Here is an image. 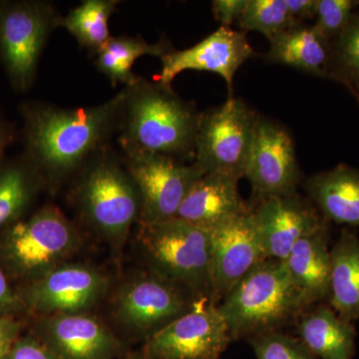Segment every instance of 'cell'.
Returning a JSON list of instances; mask_svg holds the SVG:
<instances>
[{"label":"cell","mask_w":359,"mask_h":359,"mask_svg":"<svg viewBox=\"0 0 359 359\" xmlns=\"http://www.w3.org/2000/svg\"><path fill=\"white\" fill-rule=\"evenodd\" d=\"M125 91L99 105L65 108L42 101L20 104L23 152L42 183L74 178L119 133Z\"/></svg>","instance_id":"6da1fadb"},{"label":"cell","mask_w":359,"mask_h":359,"mask_svg":"<svg viewBox=\"0 0 359 359\" xmlns=\"http://www.w3.org/2000/svg\"><path fill=\"white\" fill-rule=\"evenodd\" d=\"M119 143L122 152L143 151L187 162L195 159L200 112L172 87L138 76L124 87Z\"/></svg>","instance_id":"7a4b0ae2"},{"label":"cell","mask_w":359,"mask_h":359,"mask_svg":"<svg viewBox=\"0 0 359 359\" xmlns=\"http://www.w3.org/2000/svg\"><path fill=\"white\" fill-rule=\"evenodd\" d=\"M309 306L285 262L266 259L224 295L219 309L237 339L278 330Z\"/></svg>","instance_id":"3957f363"},{"label":"cell","mask_w":359,"mask_h":359,"mask_svg":"<svg viewBox=\"0 0 359 359\" xmlns=\"http://www.w3.org/2000/svg\"><path fill=\"white\" fill-rule=\"evenodd\" d=\"M74 178L75 201L84 221L111 242H122L141 217L140 196L122 155L106 146Z\"/></svg>","instance_id":"277c9868"},{"label":"cell","mask_w":359,"mask_h":359,"mask_svg":"<svg viewBox=\"0 0 359 359\" xmlns=\"http://www.w3.org/2000/svg\"><path fill=\"white\" fill-rule=\"evenodd\" d=\"M138 240L156 275L200 299L212 294L210 231L179 218L140 222Z\"/></svg>","instance_id":"5b68a950"},{"label":"cell","mask_w":359,"mask_h":359,"mask_svg":"<svg viewBox=\"0 0 359 359\" xmlns=\"http://www.w3.org/2000/svg\"><path fill=\"white\" fill-rule=\"evenodd\" d=\"M61 20L46 0H0V62L14 91L32 88L42 52Z\"/></svg>","instance_id":"8992f818"},{"label":"cell","mask_w":359,"mask_h":359,"mask_svg":"<svg viewBox=\"0 0 359 359\" xmlns=\"http://www.w3.org/2000/svg\"><path fill=\"white\" fill-rule=\"evenodd\" d=\"M259 117L233 95L218 107L201 112L194 164L204 174L244 178Z\"/></svg>","instance_id":"52a82bcc"},{"label":"cell","mask_w":359,"mask_h":359,"mask_svg":"<svg viewBox=\"0 0 359 359\" xmlns=\"http://www.w3.org/2000/svg\"><path fill=\"white\" fill-rule=\"evenodd\" d=\"M80 244L76 226L54 205L9 226L4 240L9 263L18 273L35 278L67 263Z\"/></svg>","instance_id":"ba28073f"},{"label":"cell","mask_w":359,"mask_h":359,"mask_svg":"<svg viewBox=\"0 0 359 359\" xmlns=\"http://www.w3.org/2000/svg\"><path fill=\"white\" fill-rule=\"evenodd\" d=\"M122 158L140 196L139 223L176 218L187 193L204 175L194 163L155 153L130 151L122 152Z\"/></svg>","instance_id":"9c48e42d"},{"label":"cell","mask_w":359,"mask_h":359,"mask_svg":"<svg viewBox=\"0 0 359 359\" xmlns=\"http://www.w3.org/2000/svg\"><path fill=\"white\" fill-rule=\"evenodd\" d=\"M233 339L219 306L201 297L192 309L151 335L145 359H218Z\"/></svg>","instance_id":"30bf717a"},{"label":"cell","mask_w":359,"mask_h":359,"mask_svg":"<svg viewBox=\"0 0 359 359\" xmlns=\"http://www.w3.org/2000/svg\"><path fill=\"white\" fill-rule=\"evenodd\" d=\"M244 178L257 200L297 193L301 170L294 139L285 127L259 116Z\"/></svg>","instance_id":"8fae6325"},{"label":"cell","mask_w":359,"mask_h":359,"mask_svg":"<svg viewBox=\"0 0 359 359\" xmlns=\"http://www.w3.org/2000/svg\"><path fill=\"white\" fill-rule=\"evenodd\" d=\"M179 285L148 273L124 283L114 301V313L120 323L137 334L151 335L192 309Z\"/></svg>","instance_id":"7c38bea8"},{"label":"cell","mask_w":359,"mask_h":359,"mask_svg":"<svg viewBox=\"0 0 359 359\" xmlns=\"http://www.w3.org/2000/svg\"><path fill=\"white\" fill-rule=\"evenodd\" d=\"M107 287V278L96 269L65 263L35 278L26 290L25 301L45 316L84 313L102 299Z\"/></svg>","instance_id":"4fadbf2b"},{"label":"cell","mask_w":359,"mask_h":359,"mask_svg":"<svg viewBox=\"0 0 359 359\" xmlns=\"http://www.w3.org/2000/svg\"><path fill=\"white\" fill-rule=\"evenodd\" d=\"M254 56V49L245 32L219 26L216 32L190 48L172 49L165 54L161 58L162 68L157 82L163 86L172 87L175 78L184 71H205L223 78L231 95L236 73Z\"/></svg>","instance_id":"5bb4252c"},{"label":"cell","mask_w":359,"mask_h":359,"mask_svg":"<svg viewBox=\"0 0 359 359\" xmlns=\"http://www.w3.org/2000/svg\"><path fill=\"white\" fill-rule=\"evenodd\" d=\"M212 295L224 297L248 273L268 257L252 209L210 231Z\"/></svg>","instance_id":"9a60e30c"},{"label":"cell","mask_w":359,"mask_h":359,"mask_svg":"<svg viewBox=\"0 0 359 359\" xmlns=\"http://www.w3.org/2000/svg\"><path fill=\"white\" fill-rule=\"evenodd\" d=\"M35 337L57 359H114L123 351L112 330L87 313L45 316Z\"/></svg>","instance_id":"2e32d148"},{"label":"cell","mask_w":359,"mask_h":359,"mask_svg":"<svg viewBox=\"0 0 359 359\" xmlns=\"http://www.w3.org/2000/svg\"><path fill=\"white\" fill-rule=\"evenodd\" d=\"M257 201L252 217L268 259L285 261L301 238L327 222L297 193Z\"/></svg>","instance_id":"e0dca14e"},{"label":"cell","mask_w":359,"mask_h":359,"mask_svg":"<svg viewBox=\"0 0 359 359\" xmlns=\"http://www.w3.org/2000/svg\"><path fill=\"white\" fill-rule=\"evenodd\" d=\"M238 180L204 174L188 191L176 218L211 231L238 215L249 211L238 189Z\"/></svg>","instance_id":"ac0fdd59"},{"label":"cell","mask_w":359,"mask_h":359,"mask_svg":"<svg viewBox=\"0 0 359 359\" xmlns=\"http://www.w3.org/2000/svg\"><path fill=\"white\" fill-rule=\"evenodd\" d=\"M283 262L309 306L330 299L332 259L327 222L301 238Z\"/></svg>","instance_id":"d6986e66"},{"label":"cell","mask_w":359,"mask_h":359,"mask_svg":"<svg viewBox=\"0 0 359 359\" xmlns=\"http://www.w3.org/2000/svg\"><path fill=\"white\" fill-rule=\"evenodd\" d=\"M304 188L325 219L359 226V170L339 165L309 177Z\"/></svg>","instance_id":"ffe728a7"},{"label":"cell","mask_w":359,"mask_h":359,"mask_svg":"<svg viewBox=\"0 0 359 359\" xmlns=\"http://www.w3.org/2000/svg\"><path fill=\"white\" fill-rule=\"evenodd\" d=\"M299 339L318 359H353L356 332L330 306H320L299 316Z\"/></svg>","instance_id":"44dd1931"},{"label":"cell","mask_w":359,"mask_h":359,"mask_svg":"<svg viewBox=\"0 0 359 359\" xmlns=\"http://www.w3.org/2000/svg\"><path fill=\"white\" fill-rule=\"evenodd\" d=\"M266 59L316 77L328 76L330 45L313 25H295L269 41Z\"/></svg>","instance_id":"7402d4cb"},{"label":"cell","mask_w":359,"mask_h":359,"mask_svg":"<svg viewBox=\"0 0 359 359\" xmlns=\"http://www.w3.org/2000/svg\"><path fill=\"white\" fill-rule=\"evenodd\" d=\"M330 301L342 320L359 318V238L344 231L330 250Z\"/></svg>","instance_id":"603a6c76"},{"label":"cell","mask_w":359,"mask_h":359,"mask_svg":"<svg viewBox=\"0 0 359 359\" xmlns=\"http://www.w3.org/2000/svg\"><path fill=\"white\" fill-rule=\"evenodd\" d=\"M167 40L149 43L140 36H112L96 54L97 69L107 78L113 86H129L137 79L132 68L139 58L150 55L162 58L172 50Z\"/></svg>","instance_id":"cb8c5ba5"},{"label":"cell","mask_w":359,"mask_h":359,"mask_svg":"<svg viewBox=\"0 0 359 359\" xmlns=\"http://www.w3.org/2000/svg\"><path fill=\"white\" fill-rule=\"evenodd\" d=\"M41 183L22 153L0 165V230L20 221Z\"/></svg>","instance_id":"d4e9b609"},{"label":"cell","mask_w":359,"mask_h":359,"mask_svg":"<svg viewBox=\"0 0 359 359\" xmlns=\"http://www.w3.org/2000/svg\"><path fill=\"white\" fill-rule=\"evenodd\" d=\"M119 4L118 0H84L62 16L61 27L96 55L112 37L109 20Z\"/></svg>","instance_id":"484cf974"},{"label":"cell","mask_w":359,"mask_h":359,"mask_svg":"<svg viewBox=\"0 0 359 359\" xmlns=\"http://www.w3.org/2000/svg\"><path fill=\"white\" fill-rule=\"evenodd\" d=\"M327 77L346 85L356 98L359 96V13L330 44Z\"/></svg>","instance_id":"4316f807"},{"label":"cell","mask_w":359,"mask_h":359,"mask_svg":"<svg viewBox=\"0 0 359 359\" xmlns=\"http://www.w3.org/2000/svg\"><path fill=\"white\" fill-rule=\"evenodd\" d=\"M238 25L244 32L262 33L269 41L299 25L290 15L287 0H249Z\"/></svg>","instance_id":"83f0119b"},{"label":"cell","mask_w":359,"mask_h":359,"mask_svg":"<svg viewBox=\"0 0 359 359\" xmlns=\"http://www.w3.org/2000/svg\"><path fill=\"white\" fill-rule=\"evenodd\" d=\"M257 359H318L299 339L280 330L250 337Z\"/></svg>","instance_id":"f1b7e54d"},{"label":"cell","mask_w":359,"mask_h":359,"mask_svg":"<svg viewBox=\"0 0 359 359\" xmlns=\"http://www.w3.org/2000/svg\"><path fill=\"white\" fill-rule=\"evenodd\" d=\"M358 4L355 0H318L314 29L332 44L346 29Z\"/></svg>","instance_id":"f546056e"},{"label":"cell","mask_w":359,"mask_h":359,"mask_svg":"<svg viewBox=\"0 0 359 359\" xmlns=\"http://www.w3.org/2000/svg\"><path fill=\"white\" fill-rule=\"evenodd\" d=\"M2 359H57L37 337L18 339Z\"/></svg>","instance_id":"4dcf8cb0"},{"label":"cell","mask_w":359,"mask_h":359,"mask_svg":"<svg viewBox=\"0 0 359 359\" xmlns=\"http://www.w3.org/2000/svg\"><path fill=\"white\" fill-rule=\"evenodd\" d=\"M248 4L249 0H214L212 2V13L221 26L231 27L238 22Z\"/></svg>","instance_id":"1f68e13d"},{"label":"cell","mask_w":359,"mask_h":359,"mask_svg":"<svg viewBox=\"0 0 359 359\" xmlns=\"http://www.w3.org/2000/svg\"><path fill=\"white\" fill-rule=\"evenodd\" d=\"M20 325L13 318L0 313V359L9 353L20 339Z\"/></svg>","instance_id":"d6a6232c"},{"label":"cell","mask_w":359,"mask_h":359,"mask_svg":"<svg viewBox=\"0 0 359 359\" xmlns=\"http://www.w3.org/2000/svg\"><path fill=\"white\" fill-rule=\"evenodd\" d=\"M287 4L297 25H304V21L316 18L318 0H287Z\"/></svg>","instance_id":"836d02e7"},{"label":"cell","mask_w":359,"mask_h":359,"mask_svg":"<svg viewBox=\"0 0 359 359\" xmlns=\"http://www.w3.org/2000/svg\"><path fill=\"white\" fill-rule=\"evenodd\" d=\"M18 304L20 299L9 287L4 271L0 269V313L13 311L18 308Z\"/></svg>","instance_id":"e575fe53"},{"label":"cell","mask_w":359,"mask_h":359,"mask_svg":"<svg viewBox=\"0 0 359 359\" xmlns=\"http://www.w3.org/2000/svg\"><path fill=\"white\" fill-rule=\"evenodd\" d=\"M15 139V130L13 123L9 122L0 110V165L6 161L7 149Z\"/></svg>","instance_id":"d590c367"},{"label":"cell","mask_w":359,"mask_h":359,"mask_svg":"<svg viewBox=\"0 0 359 359\" xmlns=\"http://www.w3.org/2000/svg\"><path fill=\"white\" fill-rule=\"evenodd\" d=\"M120 359H145V358H144L142 351H138V353H130L128 354H125V355H123Z\"/></svg>","instance_id":"8d00e7d4"},{"label":"cell","mask_w":359,"mask_h":359,"mask_svg":"<svg viewBox=\"0 0 359 359\" xmlns=\"http://www.w3.org/2000/svg\"><path fill=\"white\" fill-rule=\"evenodd\" d=\"M358 100L359 101V96L358 97Z\"/></svg>","instance_id":"74e56055"}]
</instances>
